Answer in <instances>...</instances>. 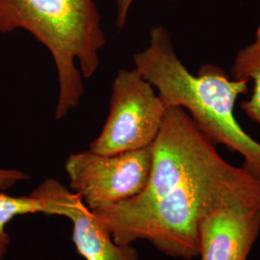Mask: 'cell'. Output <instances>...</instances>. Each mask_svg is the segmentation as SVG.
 I'll list each match as a JSON object with an SVG mask.
<instances>
[{
    "label": "cell",
    "mask_w": 260,
    "mask_h": 260,
    "mask_svg": "<svg viewBox=\"0 0 260 260\" xmlns=\"http://www.w3.org/2000/svg\"><path fill=\"white\" fill-rule=\"evenodd\" d=\"M232 205L260 208V178L224 160L189 114L174 106L152 143L145 189L93 213L118 245L145 240L169 256L192 260L202 221Z\"/></svg>",
    "instance_id": "1"
},
{
    "label": "cell",
    "mask_w": 260,
    "mask_h": 260,
    "mask_svg": "<svg viewBox=\"0 0 260 260\" xmlns=\"http://www.w3.org/2000/svg\"><path fill=\"white\" fill-rule=\"evenodd\" d=\"M133 63L166 108L184 109L215 145L238 152L245 160L244 166L260 178V143L234 117L235 103L248 92L249 82L231 78L218 66H203L197 75L190 73L162 26L151 29L149 46L134 55Z\"/></svg>",
    "instance_id": "2"
},
{
    "label": "cell",
    "mask_w": 260,
    "mask_h": 260,
    "mask_svg": "<svg viewBox=\"0 0 260 260\" xmlns=\"http://www.w3.org/2000/svg\"><path fill=\"white\" fill-rule=\"evenodd\" d=\"M23 29L51 53L58 76L56 120L78 106L83 78L100 67L106 45L93 0H0V32Z\"/></svg>",
    "instance_id": "3"
},
{
    "label": "cell",
    "mask_w": 260,
    "mask_h": 260,
    "mask_svg": "<svg viewBox=\"0 0 260 260\" xmlns=\"http://www.w3.org/2000/svg\"><path fill=\"white\" fill-rule=\"evenodd\" d=\"M166 107L155 89L134 70H121L112 83L110 108L98 138L89 149L117 154L152 145Z\"/></svg>",
    "instance_id": "4"
},
{
    "label": "cell",
    "mask_w": 260,
    "mask_h": 260,
    "mask_svg": "<svg viewBox=\"0 0 260 260\" xmlns=\"http://www.w3.org/2000/svg\"><path fill=\"white\" fill-rule=\"evenodd\" d=\"M152 165V145L117 154L90 149L72 153L65 171L71 190L90 210L119 204L145 189Z\"/></svg>",
    "instance_id": "5"
},
{
    "label": "cell",
    "mask_w": 260,
    "mask_h": 260,
    "mask_svg": "<svg viewBox=\"0 0 260 260\" xmlns=\"http://www.w3.org/2000/svg\"><path fill=\"white\" fill-rule=\"evenodd\" d=\"M30 196L47 201L55 208L56 215L72 221V239L85 259L139 260L138 251L132 245H118L114 241L111 233L84 205L82 199L61 182L48 178Z\"/></svg>",
    "instance_id": "6"
},
{
    "label": "cell",
    "mask_w": 260,
    "mask_h": 260,
    "mask_svg": "<svg viewBox=\"0 0 260 260\" xmlns=\"http://www.w3.org/2000/svg\"><path fill=\"white\" fill-rule=\"evenodd\" d=\"M259 233L260 208H219L200 224L198 256L201 260H248Z\"/></svg>",
    "instance_id": "7"
},
{
    "label": "cell",
    "mask_w": 260,
    "mask_h": 260,
    "mask_svg": "<svg viewBox=\"0 0 260 260\" xmlns=\"http://www.w3.org/2000/svg\"><path fill=\"white\" fill-rule=\"evenodd\" d=\"M232 76L235 80L253 82L251 98L242 103L241 108L251 121L260 125V39H255L237 52Z\"/></svg>",
    "instance_id": "8"
},
{
    "label": "cell",
    "mask_w": 260,
    "mask_h": 260,
    "mask_svg": "<svg viewBox=\"0 0 260 260\" xmlns=\"http://www.w3.org/2000/svg\"><path fill=\"white\" fill-rule=\"evenodd\" d=\"M37 213L55 215L56 210L45 200L30 195L14 197L0 191V260L6 256L11 242L6 225L18 216Z\"/></svg>",
    "instance_id": "9"
},
{
    "label": "cell",
    "mask_w": 260,
    "mask_h": 260,
    "mask_svg": "<svg viewBox=\"0 0 260 260\" xmlns=\"http://www.w3.org/2000/svg\"><path fill=\"white\" fill-rule=\"evenodd\" d=\"M27 174L15 169H2L0 168V191H6L19 181L28 179Z\"/></svg>",
    "instance_id": "10"
},
{
    "label": "cell",
    "mask_w": 260,
    "mask_h": 260,
    "mask_svg": "<svg viewBox=\"0 0 260 260\" xmlns=\"http://www.w3.org/2000/svg\"><path fill=\"white\" fill-rule=\"evenodd\" d=\"M170 1H175V0H170ZM132 2H133V0H117L116 24L119 29H122L126 23L128 11H129Z\"/></svg>",
    "instance_id": "11"
},
{
    "label": "cell",
    "mask_w": 260,
    "mask_h": 260,
    "mask_svg": "<svg viewBox=\"0 0 260 260\" xmlns=\"http://www.w3.org/2000/svg\"><path fill=\"white\" fill-rule=\"evenodd\" d=\"M256 39H260V24L258 28H257V31H256V35H255Z\"/></svg>",
    "instance_id": "12"
}]
</instances>
